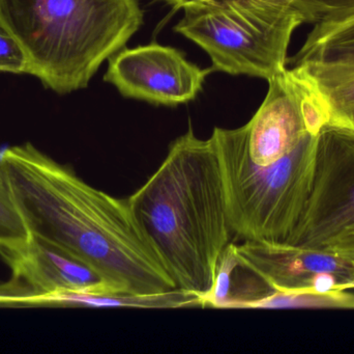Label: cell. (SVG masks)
Segmentation results:
<instances>
[{
  "mask_svg": "<svg viewBox=\"0 0 354 354\" xmlns=\"http://www.w3.org/2000/svg\"><path fill=\"white\" fill-rule=\"evenodd\" d=\"M0 157L29 235L82 260L118 292L177 289L127 200L91 186L30 143L8 148Z\"/></svg>",
  "mask_w": 354,
  "mask_h": 354,
  "instance_id": "obj_1",
  "label": "cell"
},
{
  "mask_svg": "<svg viewBox=\"0 0 354 354\" xmlns=\"http://www.w3.org/2000/svg\"><path fill=\"white\" fill-rule=\"evenodd\" d=\"M127 202L176 288L199 295L206 307L234 234L212 137L199 139L189 128Z\"/></svg>",
  "mask_w": 354,
  "mask_h": 354,
  "instance_id": "obj_2",
  "label": "cell"
},
{
  "mask_svg": "<svg viewBox=\"0 0 354 354\" xmlns=\"http://www.w3.org/2000/svg\"><path fill=\"white\" fill-rule=\"evenodd\" d=\"M142 22L138 0H0V24L27 74L60 95L85 89Z\"/></svg>",
  "mask_w": 354,
  "mask_h": 354,
  "instance_id": "obj_3",
  "label": "cell"
},
{
  "mask_svg": "<svg viewBox=\"0 0 354 354\" xmlns=\"http://www.w3.org/2000/svg\"><path fill=\"white\" fill-rule=\"evenodd\" d=\"M319 132L266 166L252 163L232 129L216 127V145L233 233L243 241L290 245L311 193Z\"/></svg>",
  "mask_w": 354,
  "mask_h": 354,
  "instance_id": "obj_4",
  "label": "cell"
},
{
  "mask_svg": "<svg viewBox=\"0 0 354 354\" xmlns=\"http://www.w3.org/2000/svg\"><path fill=\"white\" fill-rule=\"evenodd\" d=\"M183 8L174 29L210 56L212 70L266 80L286 70L291 35L305 22L287 0H206Z\"/></svg>",
  "mask_w": 354,
  "mask_h": 354,
  "instance_id": "obj_5",
  "label": "cell"
},
{
  "mask_svg": "<svg viewBox=\"0 0 354 354\" xmlns=\"http://www.w3.org/2000/svg\"><path fill=\"white\" fill-rule=\"evenodd\" d=\"M268 81L259 109L245 126L232 129L248 159L259 166L280 159L330 121L324 95L305 67L293 66Z\"/></svg>",
  "mask_w": 354,
  "mask_h": 354,
  "instance_id": "obj_6",
  "label": "cell"
},
{
  "mask_svg": "<svg viewBox=\"0 0 354 354\" xmlns=\"http://www.w3.org/2000/svg\"><path fill=\"white\" fill-rule=\"evenodd\" d=\"M354 222V131L324 126L311 193L291 245L322 249Z\"/></svg>",
  "mask_w": 354,
  "mask_h": 354,
  "instance_id": "obj_7",
  "label": "cell"
},
{
  "mask_svg": "<svg viewBox=\"0 0 354 354\" xmlns=\"http://www.w3.org/2000/svg\"><path fill=\"white\" fill-rule=\"evenodd\" d=\"M0 257L12 270L0 285V306H35L62 292L120 293L82 260L39 237L0 247Z\"/></svg>",
  "mask_w": 354,
  "mask_h": 354,
  "instance_id": "obj_8",
  "label": "cell"
},
{
  "mask_svg": "<svg viewBox=\"0 0 354 354\" xmlns=\"http://www.w3.org/2000/svg\"><path fill=\"white\" fill-rule=\"evenodd\" d=\"M235 256L239 267L277 292L354 289V264L328 249L243 241L235 245Z\"/></svg>",
  "mask_w": 354,
  "mask_h": 354,
  "instance_id": "obj_9",
  "label": "cell"
},
{
  "mask_svg": "<svg viewBox=\"0 0 354 354\" xmlns=\"http://www.w3.org/2000/svg\"><path fill=\"white\" fill-rule=\"evenodd\" d=\"M212 71L192 64L176 48L153 43L113 54L104 81L124 97L174 106L195 99Z\"/></svg>",
  "mask_w": 354,
  "mask_h": 354,
  "instance_id": "obj_10",
  "label": "cell"
},
{
  "mask_svg": "<svg viewBox=\"0 0 354 354\" xmlns=\"http://www.w3.org/2000/svg\"><path fill=\"white\" fill-rule=\"evenodd\" d=\"M35 306L52 307H120L140 309H178L204 307L203 299L189 291L174 289L160 294L136 295L128 293L62 292L41 299Z\"/></svg>",
  "mask_w": 354,
  "mask_h": 354,
  "instance_id": "obj_11",
  "label": "cell"
},
{
  "mask_svg": "<svg viewBox=\"0 0 354 354\" xmlns=\"http://www.w3.org/2000/svg\"><path fill=\"white\" fill-rule=\"evenodd\" d=\"M305 64L354 67V14L336 22L317 23L303 47L287 60Z\"/></svg>",
  "mask_w": 354,
  "mask_h": 354,
  "instance_id": "obj_12",
  "label": "cell"
},
{
  "mask_svg": "<svg viewBox=\"0 0 354 354\" xmlns=\"http://www.w3.org/2000/svg\"><path fill=\"white\" fill-rule=\"evenodd\" d=\"M324 95L330 121L326 126L354 131V67L305 64Z\"/></svg>",
  "mask_w": 354,
  "mask_h": 354,
  "instance_id": "obj_13",
  "label": "cell"
},
{
  "mask_svg": "<svg viewBox=\"0 0 354 354\" xmlns=\"http://www.w3.org/2000/svg\"><path fill=\"white\" fill-rule=\"evenodd\" d=\"M288 308L354 309V294L349 292V290L305 293H283L272 291L270 294L243 306V309H288Z\"/></svg>",
  "mask_w": 354,
  "mask_h": 354,
  "instance_id": "obj_14",
  "label": "cell"
},
{
  "mask_svg": "<svg viewBox=\"0 0 354 354\" xmlns=\"http://www.w3.org/2000/svg\"><path fill=\"white\" fill-rule=\"evenodd\" d=\"M29 236L28 230L15 203L0 157V247L22 242Z\"/></svg>",
  "mask_w": 354,
  "mask_h": 354,
  "instance_id": "obj_15",
  "label": "cell"
},
{
  "mask_svg": "<svg viewBox=\"0 0 354 354\" xmlns=\"http://www.w3.org/2000/svg\"><path fill=\"white\" fill-rule=\"evenodd\" d=\"M305 18V22L328 23L354 14V0H287Z\"/></svg>",
  "mask_w": 354,
  "mask_h": 354,
  "instance_id": "obj_16",
  "label": "cell"
},
{
  "mask_svg": "<svg viewBox=\"0 0 354 354\" xmlns=\"http://www.w3.org/2000/svg\"><path fill=\"white\" fill-rule=\"evenodd\" d=\"M237 267L239 265L235 256V245L230 243L218 260L216 281L212 292L206 299V307L226 309L230 301L233 272Z\"/></svg>",
  "mask_w": 354,
  "mask_h": 354,
  "instance_id": "obj_17",
  "label": "cell"
},
{
  "mask_svg": "<svg viewBox=\"0 0 354 354\" xmlns=\"http://www.w3.org/2000/svg\"><path fill=\"white\" fill-rule=\"evenodd\" d=\"M0 72L27 74V62L16 39L0 24Z\"/></svg>",
  "mask_w": 354,
  "mask_h": 354,
  "instance_id": "obj_18",
  "label": "cell"
},
{
  "mask_svg": "<svg viewBox=\"0 0 354 354\" xmlns=\"http://www.w3.org/2000/svg\"><path fill=\"white\" fill-rule=\"evenodd\" d=\"M322 249L333 251L354 264V222L337 235L332 241L326 243Z\"/></svg>",
  "mask_w": 354,
  "mask_h": 354,
  "instance_id": "obj_19",
  "label": "cell"
},
{
  "mask_svg": "<svg viewBox=\"0 0 354 354\" xmlns=\"http://www.w3.org/2000/svg\"><path fill=\"white\" fill-rule=\"evenodd\" d=\"M176 8H183L189 3H196V2L206 1V0H163Z\"/></svg>",
  "mask_w": 354,
  "mask_h": 354,
  "instance_id": "obj_20",
  "label": "cell"
}]
</instances>
